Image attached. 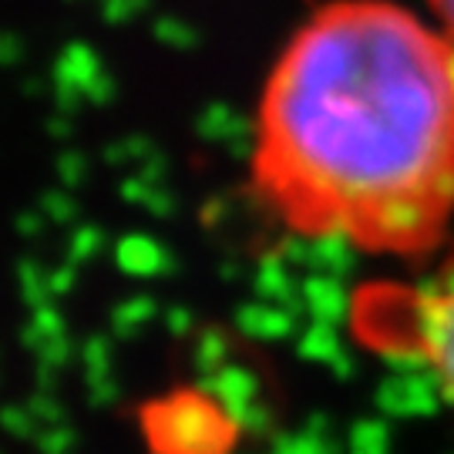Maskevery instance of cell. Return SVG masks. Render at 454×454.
Wrapping results in <instances>:
<instances>
[{"label": "cell", "mask_w": 454, "mask_h": 454, "mask_svg": "<svg viewBox=\"0 0 454 454\" xmlns=\"http://www.w3.org/2000/svg\"><path fill=\"white\" fill-rule=\"evenodd\" d=\"M249 192L283 232L421 262L454 236V37L397 0H330L256 105Z\"/></svg>", "instance_id": "6da1fadb"}, {"label": "cell", "mask_w": 454, "mask_h": 454, "mask_svg": "<svg viewBox=\"0 0 454 454\" xmlns=\"http://www.w3.org/2000/svg\"><path fill=\"white\" fill-rule=\"evenodd\" d=\"M444 249L427 283L380 293V303H371V326L384 330L390 350L421 360L454 407V236Z\"/></svg>", "instance_id": "7a4b0ae2"}, {"label": "cell", "mask_w": 454, "mask_h": 454, "mask_svg": "<svg viewBox=\"0 0 454 454\" xmlns=\"http://www.w3.org/2000/svg\"><path fill=\"white\" fill-rule=\"evenodd\" d=\"M427 7L441 20V27L454 37V0H427Z\"/></svg>", "instance_id": "3957f363"}]
</instances>
